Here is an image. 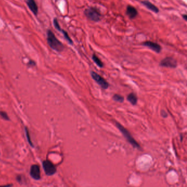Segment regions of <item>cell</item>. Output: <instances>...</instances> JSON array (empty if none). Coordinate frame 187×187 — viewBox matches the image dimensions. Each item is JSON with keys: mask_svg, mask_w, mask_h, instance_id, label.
Masks as SVG:
<instances>
[{"mask_svg": "<svg viewBox=\"0 0 187 187\" xmlns=\"http://www.w3.org/2000/svg\"><path fill=\"white\" fill-rule=\"evenodd\" d=\"M47 42L50 47L57 52H61L64 49V46L55 37V35L50 30L47 31Z\"/></svg>", "mask_w": 187, "mask_h": 187, "instance_id": "cell-1", "label": "cell"}, {"mask_svg": "<svg viewBox=\"0 0 187 187\" xmlns=\"http://www.w3.org/2000/svg\"><path fill=\"white\" fill-rule=\"evenodd\" d=\"M116 126L118 128V129L120 130V131L122 133L126 139L127 141L130 143L134 148H136L140 149V145L133 138L131 133L129 131L123 126L120 124H119L117 122H115Z\"/></svg>", "mask_w": 187, "mask_h": 187, "instance_id": "cell-2", "label": "cell"}, {"mask_svg": "<svg viewBox=\"0 0 187 187\" xmlns=\"http://www.w3.org/2000/svg\"><path fill=\"white\" fill-rule=\"evenodd\" d=\"M84 14L89 20L94 22H99L102 18V15L99 10L92 7L86 8L84 11Z\"/></svg>", "mask_w": 187, "mask_h": 187, "instance_id": "cell-3", "label": "cell"}, {"mask_svg": "<svg viewBox=\"0 0 187 187\" xmlns=\"http://www.w3.org/2000/svg\"><path fill=\"white\" fill-rule=\"evenodd\" d=\"M91 75L94 80L103 89H106L109 87V83H108L103 77L101 76L98 73L92 71L91 72Z\"/></svg>", "mask_w": 187, "mask_h": 187, "instance_id": "cell-4", "label": "cell"}, {"mask_svg": "<svg viewBox=\"0 0 187 187\" xmlns=\"http://www.w3.org/2000/svg\"><path fill=\"white\" fill-rule=\"evenodd\" d=\"M42 166L46 174L48 176L53 175L57 171L55 166L50 160L44 161Z\"/></svg>", "mask_w": 187, "mask_h": 187, "instance_id": "cell-5", "label": "cell"}, {"mask_svg": "<svg viewBox=\"0 0 187 187\" xmlns=\"http://www.w3.org/2000/svg\"><path fill=\"white\" fill-rule=\"evenodd\" d=\"M160 66L170 68H176L178 66L177 61L172 57H166L160 61Z\"/></svg>", "mask_w": 187, "mask_h": 187, "instance_id": "cell-6", "label": "cell"}, {"mask_svg": "<svg viewBox=\"0 0 187 187\" xmlns=\"http://www.w3.org/2000/svg\"><path fill=\"white\" fill-rule=\"evenodd\" d=\"M142 44L144 46L148 47L149 49L153 50L155 52L158 53H159L161 51V46L158 44L152 42V41H145L143 42Z\"/></svg>", "mask_w": 187, "mask_h": 187, "instance_id": "cell-7", "label": "cell"}, {"mask_svg": "<svg viewBox=\"0 0 187 187\" xmlns=\"http://www.w3.org/2000/svg\"><path fill=\"white\" fill-rule=\"evenodd\" d=\"M30 176L36 180H39L41 178L40 169L39 165H33L31 166L30 171Z\"/></svg>", "mask_w": 187, "mask_h": 187, "instance_id": "cell-8", "label": "cell"}, {"mask_svg": "<svg viewBox=\"0 0 187 187\" xmlns=\"http://www.w3.org/2000/svg\"><path fill=\"white\" fill-rule=\"evenodd\" d=\"M53 24H54L55 28H56L58 31H61V33H63V35H64V38H65V39H66V40L68 41V42L71 44H73V42H72V39H71V38L69 37L68 33H67L66 31L65 30H63V29H61V27H60V25H59V23L58 22V20H57V18H55V19H53Z\"/></svg>", "mask_w": 187, "mask_h": 187, "instance_id": "cell-9", "label": "cell"}, {"mask_svg": "<svg viewBox=\"0 0 187 187\" xmlns=\"http://www.w3.org/2000/svg\"><path fill=\"white\" fill-rule=\"evenodd\" d=\"M126 13L129 17V18L131 19H134L137 16L138 14L136 8L130 5L127 6Z\"/></svg>", "mask_w": 187, "mask_h": 187, "instance_id": "cell-10", "label": "cell"}, {"mask_svg": "<svg viewBox=\"0 0 187 187\" xmlns=\"http://www.w3.org/2000/svg\"><path fill=\"white\" fill-rule=\"evenodd\" d=\"M141 3L150 11L153 12L155 13H158L159 12V9L158 8V7L155 6L154 4H153L148 1H143L141 2Z\"/></svg>", "mask_w": 187, "mask_h": 187, "instance_id": "cell-11", "label": "cell"}, {"mask_svg": "<svg viewBox=\"0 0 187 187\" xmlns=\"http://www.w3.org/2000/svg\"><path fill=\"white\" fill-rule=\"evenodd\" d=\"M27 3L30 10L33 12L35 16H37L38 13V7L35 1L33 0H28L27 1Z\"/></svg>", "mask_w": 187, "mask_h": 187, "instance_id": "cell-12", "label": "cell"}, {"mask_svg": "<svg viewBox=\"0 0 187 187\" xmlns=\"http://www.w3.org/2000/svg\"><path fill=\"white\" fill-rule=\"evenodd\" d=\"M127 99L133 105H135L137 103V97L134 93L129 94L127 97Z\"/></svg>", "mask_w": 187, "mask_h": 187, "instance_id": "cell-13", "label": "cell"}, {"mask_svg": "<svg viewBox=\"0 0 187 187\" xmlns=\"http://www.w3.org/2000/svg\"><path fill=\"white\" fill-rule=\"evenodd\" d=\"M92 59H93L94 62L97 64V66L99 67V68H102L103 67V66H104L103 63H102V61H100V59L99 58H98V57L94 53L92 55Z\"/></svg>", "mask_w": 187, "mask_h": 187, "instance_id": "cell-14", "label": "cell"}, {"mask_svg": "<svg viewBox=\"0 0 187 187\" xmlns=\"http://www.w3.org/2000/svg\"><path fill=\"white\" fill-rule=\"evenodd\" d=\"M113 99L114 100H115V102H119V103H123L125 98L123 96H122L121 95L118 94H115L113 96Z\"/></svg>", "mask_w": 187, "mask_h": 187, "instance_id": "cell-15", "label": "cell"}, {"mask_svg": "<svg viewBox=\"0 0 187 187\" xmlns=\"http://www.w3.org/2000/svg\"><path fill=\"white\" fill-rule=\"evenodd\" d=\"M25 134H26V136H27V141H28V142L29 143V144L31 146V147H33V142L31 140V138H30V134H29V130H28V128L27 127H25Z\"/></svg>", "mask_w": 187, "mask_h": 187, "instance_id": "cell-16", "label": "cell"}, {"mask_svg": "<svg viewBox=\"0 0 187 187\" xmlns=\"http://www.w3.org/2000/svg\"><path fill=\"white\" fill-rule=\"evenodd\" d=\"M0 116L5 120H10V118L6 112L5 111H0Z\"/></svg>", "mask_w": 187, "mask_h": 187, "instance_id": "cell-17", "label": "cell"}, {"mask_svg": "<svg viewBox=\"0 0 187 187\" xmlns=\"http://www.w3.org/2000/svg\"><path fill=\"white\" fill-rule=\"evenodd\" d=\"M161 115L163 117H166L167 116V113L165 110H162L161 111Z\"/></svg>", "mask_w": 187, "mask_h": 187, "instance_id": "cell-18", "label": "cell"}, {"mask_svg": "<svg viewBox=\"0 0 187 187\" xmlns=\"http://www.w3.org/2000/svg\"><path fill=\"white\" fill-rule=\"evenodd\" d=\"M12 184H7V185H3V186H1L0 187H12Z\"/></svg>", "mask_w": 187, "mask_h": 187, "instance_id": "cell-19", "label": "cell"}, {"mask_svg": "<svg viewBox=\"0 0 187 187\" xmlns=\"http://www.w3.org/2000/svg\"><path fill=\"white\" fill-rule=\"evenodd\" d=\"M183 18L186 20H187V15L186 14H184V15H183Z\"/></svg>", "mask_w": 187, "mask_h": 187, "instance_id": "cell-20", "label": "cell"}]
</instances>
